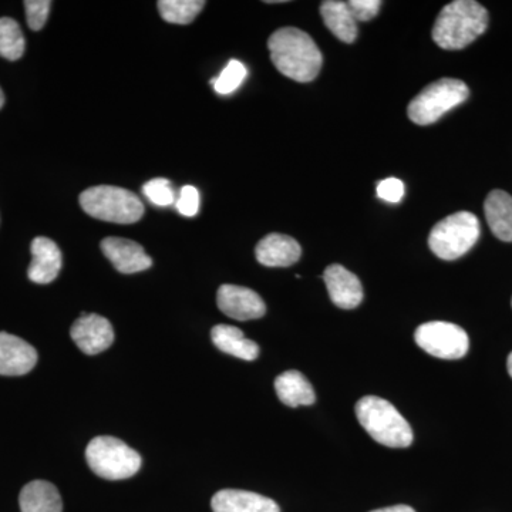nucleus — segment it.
Returning a JSON list of instances; mask_svg holds the SVG:
<instances>
[{
  "label": "nucleus",
  "instance_id": "29",
  "mask_svg": "<svg viewBox=\"0 0 512 512\" xmlns=\"http://www.w3.org/2000/svg\"><path fill=\"white\" fill-rule=\"evenodd\" d=\"M377 195L380 200L393 202L402 201L404 195V184L399 178H386V180L380 181L377 184Z\"/></svg>",
  "mask_w": 512,
  "mask_h": 512
},
{
  "label": "nucleus",
  "instance_id": "21",
  "mask_svg": "<svg viewBox=\"0 0 512 512\" xmlns=\"http://www.w3.org/2000/svg\"><path fill=\"white\" fill-rule=\"evenodd\" d=\"M320 15L326 28L339 40L353 43L357 37V22L350 10L348 2L340 0H325L320 5Z\"/></svg>",
  "mask_w": 512,
  "mask_h": 512
},
{
  "label": "nucleus",
  "instance_id": "4",
  "mask_svg": "<svg viewBox=\"0 0 512 512\" xmlns=\"http://www.w3.org/2000/svg\"><path fill=\"white\" fill-rule=\"evenodd\" d=\"M80 205L90 217L114 224H134L144 215L140 198L126 188L97 185L80 195Z\"/></svg>",
  "mask_w": 512,
  "mask_h": 512
},
{
  "label": "nucleus",
  "instance_id": "2",
  "mask_svg": "<svg viewBox=\"0 0 512 512\" xmlns=\"http://www.w3.org/2000/svg\"><path fill=\"white\" fill-rule=\"evenodd\" d=\"M488 12L474 0H454L437 16L433 40L444 50H461L478 39L488 28Z\"/></svg>",
  "mask_w": 512,
  "mask_h": 512
},
{
  "label": "nucleus",
  "instance_id": "12",
  "mask_svg": "<svg viewBox=\"0 0 512 512\" xmlns=\"http://www.w3.org/2000/svg\"><path fill=\"white\" fill-rule=\"evenodd\" d=\"M329 298L340 309H355L363 301V286L353 272L342 265H330L323 272Z\"/></svg>",
  "mask_w": 512,
  "mask_h": 512
},
{
  "label": "nucleus",
  "instance_id": "6",
  "mask_svg": "<svg viewBox=\"0 0 512 512\" xmlns=\"http://www.w3.org/2000/svg\"><path fill=\"white\" fill-rule=\"evenodd\" d=\"M480 221L468 211L448 215L431 229L429 247L444 261H454L466 255L480 238Z\"/></svg>",
  "mask_w": 512,
  "mask_h": 512
},
{
  "label": "nucleus",
  "instance_id": "20",
  "mask_svg": "<svg viewBox=\"0 0 512 512\" xmlns=\"http://www.w3.org/2000/svg\"><path fill=\"white\" fill-rule=\"evenodd\" d=\"M215 348L242 360H255L259 356V346L254 340L245 338L241 329L231 325H217L211 330Z\"/></svg>",
  "mask_w": 512,
  "mask_h": 512
},
{
  "label": "nucleus",
  "instance_id": "11",
  "mask_svg": "<svg viewBox=\"0 0 512 512\" xmlns=\"http://www.w3.org/2000/svg\"><path fill=\"white\" fill-rule=\"evenodd\" d=\"M101 251L121 274H137L153 265V259L137 242L124 238H106Z\"/></svg>",
  "mask_w": 512,
  "mask_h": 512
},
{
  "label": "nucleus",
  "instance_id": "1",
  "mask_svg": "<svg viewBox=\"0 0 512 512\" xmlns=\"http://www.w3.org/2000/svg\"><path fill=\"white\" fill-rule=\"evenodd\" d=\"M272 63L289 79L309 83L318 77L323 57L315 40L296 28L276 30L268 40Z\"/></svg>",
  "mask_w": 512,
  "mask_h": 512
},
{
  "label": "nucleus",
  "instance_id": "10",
  "mask_svg": "<svg viewBox=\"0 0 512 512\" xmlns=\"http://www.w3.org/2000/svg\"><path fill=\"white\" fill-rule=\"evenodd\" d=\"M217 303L222 313L235 320L259 319L266 312L261 296L244 286L222 285L218 289Z\"/></svg>",
  "mask_w": 512,
  "mask_h": 512
},
{
  "label": "nucleus",
  "instance_id": "26",
  "mask_svg": "<svg viewBox=\"0 0 512 512\" xmlns=\"http://www.w3.org/2000/svg\"><path fill=\"white\" fill-rule=\"evenodd\" d=\"M50 8H52V2L49 0H26L25 10L29 28L36 32L42 29L49 18Z\"/></svg>",
  "mask_w": 512,
  "mask_h": 512
},
{
  "label": "nucleus",
  "instance_id": "15",
  "mask_svg": "<svg viewBox=\"0 0 512 512\" xmlns=\"http://www.w3.org/2000/svg\"><path fill=\"white\" fill-rule=\"evenodd\" d=\"M259 264L268 268H288L299 261L301 245L292 237L282 234H269L258 242L255 248Z\"/></svg>",
  "mask_w": 512,
  "mask_h": 512
},
{
  "label": "nucleus",
  "instance_id": "19",
  "mask_svg": "<svg viewBox=\"0 0 512 512\" xmlns=\"http://www.w3.org/2000/svg\"><path fill=\"white\" fill-rule=\"evenodd\" d=\"M275 390L285 406H311L316 402L312 384L298 370H288L276 377Z\"/></svg>",
  "mask_w": 512,
  "mask_h": 512
},
{
  "label": "nucleus",
  "instance_id": "17",
  "mask_svg": "<svg viewBox=\"0 0 512 512\" xmlns=\"http://www.w3.org/2000/svg\"><path fill=\"white\" fill-rule=\"evenodd\" d=\"M485 218L498 239L512 242V197L508 192L494 190L484 202Z\"/></svg>",
  "mask_w": 512,
  "mask_h": 512
},
{
  "label": "nucleus",
  "instance_id": "22",
  "mask_svg": "<svg viewBox=\"0 0 512 512\" xmlns=\"http://www.w3.org/2000/svg\"><path fill=\"white\" fill-rule=\"evenodd\" d=\"M158 10L165 22L174 25H190L204 9L202 0H160Z\"/></svg>",
  "mask_w": 512,
  "mask_h": 512
},
{
  "label": "nucleus",
  "instance_id": "28",
  "mask_svg": "<svg viewBox=\"0 0 512 512\" xmlns=\"http://www.w3.org/2000/svg\"><path fill=\"white\" fill-rule=\"evenodd\" d=\"M350 10H352L353 16H355L356 22H369L373 18H376L379 13L382 2L380 0H352L348 2Z\"/></svg>",
  "mask_w": 512,
  "mask_h": 512
},
{
  "label": "nucleus",
  "instance_id": "13",
  "mask_svg": "<svg viewBox=\"0 0 512 512\" xmlns=\"http://www.w3.org/2000/svg\"><path fill=\"white\" fill-rule=\"evenodd\" d=\"M37 363V352L18 336L0 332V375H28Z\"/></svg>",
  "mask_w": 512,
  "mask_h": 512
},
{
  "label": "nucleus",
  "instance_id": "32",
  "mask_svg": "<svg viewBox=\"0 0 512 512\" xmlns=\"http://www.w3.org/2000/svg\"><path fill=\"white\" fill-rule=\"evenodd\" d=\"M3 104H5V94H3L2 89H0V109H2Z\"/></svg>",
  "mask_w": 512,
  "mask_h": 512
},
{
  "label": "nucleus",
  "instance_id": "9",
  "mask_svg": "<svg viewBox=\"0 0 512 512\" xmlns=\"http://www.w3.org/2000/svg\"><path fill=\"white\" fill-rule=\"evenodd\" d=\"M70 335L77 348L86 355H99L114 343V330L109 319L96 313H82L73 323Z\"/></svg>",
  "mask_w": 512,
  "mask_h": 512
},
{
  "label": "nucleus",
  "instance_id": "7",
  "mask_svg": "<svg viewBox=\"0 0 512 512\" xmlns=\"http://www.w3.org/2000/svg\"><path fill=\"white\" fill-rule=\"evenodd\" d=\"M470 96L467 84L458 79H441L429 84L414 97L407 114L413 123L429 126L436 123L448 111L456 109Z\"/></svg>",
  "mask_w": 512,
  "mask_h": 512
},
{
  "label": "nucleus",
  "instance_id": "30",
  "mask_svg": "<svg viewBox=\"0 0 512 512\" xmlns=\"http://www.w3.org/2000/svg\"><path fill=\"white\" fill-rule=\"evenodd\" d=\"M370 512H416L409 505H394V507L380 508V510Z\"/></svg>",
  "mask_w": 512,
  "mask_h": 512
},
{
  "label": "nucleus",
  "instance_id": "5",
  "mask_svg": "<svg viewBox=\"0 0 512 512\" xmlns=\"http://www.w3.org/2000/svg\"><path fill=\"white\" fill-rule=\"evenodd\" d=\"M86 460L94 474L111 481L136 476L143 463L136 450L110 436L94 437L86 448Z\"/></svg>",
  "mask_w": 512,
  "mask_h": 512
},
{
  "label": "nucleus",
  "instance_id": "31",
  "mask_svg": "<svg viewBox=\"0 0 512 512\" xmlns=\"http://www.w3.org/2000/svg\"><path fill=\"white\" fill-rule=\"evenodd\" d=\"M507 369L508 373H510V376L512 377V352L510 353V356H508Z\"/></svg>",
  "mask_w": 512,
  "mask_h": 512
},
{
  "label": "nucleus",
  "instance_id": "14",
  "mask_svg": "<svg viewBox=\"0 0 512 512\" xmlns=\"http://www.w3.org/2000/svg\"><path fill=\"white\" fill-rule=\"evenodd\" d=\"M32 264L29 266V279L35 284L46 285L55 281L62 269V252L56 242L46 237H37L32 242Z\"/></svg>",
  "mask_w": 512,
  "mask_h": 512
},
{
  "label": "nucleus",
  "instance_id": "8",
  "mask_svg": "<svg viewBox=\"0 0 512 512\" xmlns=\"http://www.w3.org/2000/svg\"><path fill=\"white\" fill-rule=\"evenodd\" d=\"M417 346L437 359L457 360L467 355L470 339L466 330L450 322H427L414 332Z\"/></svg>",
  "mask_w": 512,
  "mask_h": 512
},
{
  "label": "nucleus",
  "instance_id": "3",
  "mask_svg": "<svg viewBox=\"0 0 512 512\" xmlns=\"http://www.w3.org/2000/svg\"><path fill=\"white\" fill-rule=\"evenodd\" d=\"M360 426L379 444L406 448L413 444V430L392 403L377 396H366L356 403Z\"/></svg>",
  "mask_w": 512,
  "mask_h": 512
},
{
  "label": "nucleus",
  "instance_id": "25",
  "mask_svg": "<svg viewBox=\"0 0 512 512\" xmlns=\"http://www.w3.org/2000/svg\"><path fill=\"white\" fill-rule=\"evenodd\" d=\"M143 192L148 200L158 207H168L177 201L173 184L165 178H154V180L148 181L147 184H144Z\"/></svg>",
  "mask_w": 512,
  "mask_h": 512
},
{
  "label": "nucleus",
  "instance_id": "24",
  "mask_svg": "<svg viewBox=\"0 0 512 512\" xmlns=\"http://www.w3.org/2000/svg\"><path fill=\"white\" fill-rule=\"evenodd\" d=\"M247 74L248 70L244 64L238 62V60H231L227 67L222 70L220 76L211 79V84L214 86L215 92L221 94V96H228V94H232L239 89Z\"/></svg>",
  "mask_w": 512,
  "mask_h": 512
},
{
  "label": "nucleus",
  "instance_id": "18",
  "mask_svg": "<svg viewBox=\"0 0 512 512\" xmlns=\"http://www.w3.org/2000/svg\"><path fill=\"white\" fill-rule=\"evenodd\" d=\"M22 512H63L59 490L52 483L36 480L23 487L19 497Z\"/></svg>",
  "mask_w": 512,
  "mask_h": 512
},
{
  "label": "nucleus",
  "instance_id": "33",
  "mask_svg": "<svg viewBox=\"0 0 512 512\" xmlns=\"http://www.w3.org/2000/svg\"><path fill=\"white\" fill-rule=\"evenodd\" d=\"M512 303V302H511Z\"/></svg>",
  "mask_w": 512,
  "mask_h": 512
},
{
  "label": "nucleus",
  "instance_id": "27",
  "mask_svg": "<svg viewBox=\"0 0 512 512\" xmlns=\"http://www.w3.org/2000/svg\"><path fill=\"white\" fill-rule=\"evenodd\" d=\"M175 205H177L178 212L184 217H195L200 210V192L192 185H185L181 188Z\"/></svg>",
  "mask_w": 512,
  "mask_h": 512
},
{
  "label": "nucleus",
  "instance_id": "16",
  "mask_svg": "<svg viewBox=\"0 0 512 512\" xmlns=\"http://www.w3.org/2000/svg\"><path fill=\"white\" fill-rule=\"evenodd\" d=\"M214 512H281L279 505L264 495L244 490H221L212 497Z\"/></svg>",
  "mask_w": 512,
  "mask_h": 512
},
{
  "label": "nucleus",
  "instance_id": "23",
  "mask_svg": "<svg viewBox=\"0 0 512 512\" xmlns=\"http://www.w3.org/2000/svg\"><path fill=\"white\" fill-rule=\"evenodd\" d=\"M25 53V36L16 20L0 18V56L15 62Z\"/></svg>",
  "mask_w": 512,
  "mask_h": 512
}]
</instances>
